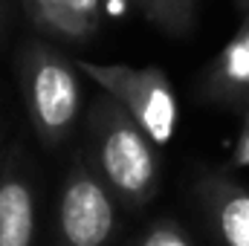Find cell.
Segmentation results:
<instances>
[{"instance_id":"6da1fadb","label":"cell","mask_w":249,"mask_h":246,"mask_svg":"<svg viewBox=\"0 0 249 246\" xmlns=\"http://www.w3.org/2000/svg\"><path fill=\"white\" fill-rule=\"evenodd\" d=\"M81 72H87L96 84H102L116 102H122L136 124L157 142L165 145L174 136L177 124V99L162 70L145 67L133 70L122 64H93L75 61Z\"/></svg>"},{"instance_id":"7a4b0ae2","label":"cell","mask_w":249,"mask_h":246,"mask_svg":"<svg viewBox=\"0 0 249 246\" xmlns=\"http://www.w3.org/2000/svg\"><path fill=\"white\" fill-rule=\"evenodd\" d=\"M29 102L44 130H64L78 110V81L67 58L44 44H32L29 55Z\"/></svg>"},{"instance_id":"3957f363","label":"cell","mask_w":249,"mask_h":246,"mask_svg":"<svg viewBox=\"0 0 249 246\" xmlns=\"http://www.w3.org/2000/svg\"><path fill=\"white\" fill-rule=\"evenodd\" d=\"M102 165L122 191H142L154 180V157L145 130L127 119H116L102 139Z\"/></svg>"},{"instance_id":"277c9868","label":"cell","mask_w":249,"mask_h":246,"mask_svg":"<svg viewBox=\"0 0 249 246\" xmlns=\"http://www.w3.org/2000/svg\"><path fill=\"white\" fill-rule=\"evenodd\" d=\"M61 226L72 246H99L113 226V209L105 191L90 180L70 185L61 203Z\"/></svg>"},{"instance_id":"5b68a950","label":"cell","mask_w":249,"mask_h":246,"mask_svg":"<svg viewBox=\"0 0 249 246\" xmlns=\"http://www.w3.org/2000/svg\"><path fill=\"white\" fill-rule=\"evenodd\" d=\"M23 9L38 32L84 44L99 29V0H23Z\"/></svg>"},{"instance_id":"8992f818","label":"cell","mask_w":249,"mask_h":246,"mask_svg":"<svg viewBox=\"0 0 249 246\" xmlns=\"http://www.w3.org/2000/svg\"><path fill=\"white\" fill-rule=\"evenodd\" d=\"M212 84L229 99L249 102V12L244 15L232 41L220 50L212 70Z\"/></svg>"},{"instance_id":"52a82bcc","label":"cell","mask_w":249,"mask_h":246,"mask_svg":"<svg viewBox=\"0 0 249 246\" xmlns=\"http://www.w3.org/2000/svg\"><path fill=\"white\" fill-rule=\"evenodd\" d=\"M32 241V200L20 183L0 188V246H29Z\"/></svg>"},{"instance_id":"ba28073f","label":"cell","mask_w":249,"mask_h":246,"mask_svg":"<svg viewBox=\"0 0 249 246\" xmlns=\"http://www.w3.org/2000/svg\"><path fill=\"white\" fill-rule=\"evenodd\" d=\"M136 3L154 26H160L174 38H183L194 29L197 0H136Z\"/></svg>"},{"instance_id":"9c48e42d","label":"cell","mask_w":249,"mask_h":246,"mask_svg":"<svg viewBox=\"0 0 249 246\" xmlns=\"http://www.w3.org/2000/svg\"><path fill=\"white\" fill-rule=\"evenodd\" d=\"M217 223L226 246H249V194L235 191L217 209Z\"/></svg>"},{"instance_id":"30bf717a","label":"cell","mask_w":249,"mask_h":246,"mask_svg":"<svg viewBox=\"0 0 249 246\" xmlns=\"http://www.w3.org/2000/svg\"><path fill=\"white\" fill-rule=\"evenodd\" d=\"M145 246H188L177 232H171V229H162V232H154L151 238H148V244Z\"/></svg>"},{"instance_id":"8fae6325","label":"cell","mask_w":249,"mask_h":246,"mask_svg":"<svg viewBox=\"0 0 249 246\" xmlns=\"http://www.w3.org/2000/svg\"><path fill=\"white\" fill-rule=\"evenodd\" d=\"M238 162H249V119H247V130H244V136H241V142H238Z\"/></svg>"},{"instance_id":"7c38bea8","label":"cell","mask_w":249,"mask_h":246,"mask_svg":"<svg viewBox=\"0 0 249 246\" xmlns=\"http://www.w3.org/2000/svg\"><path fill=\"white\" fill-rule=\"evenodd\" d=\"M235 6H238V9H241L244 15H247V12H249V0H235Z\"/></svg>"}]
</instances>
